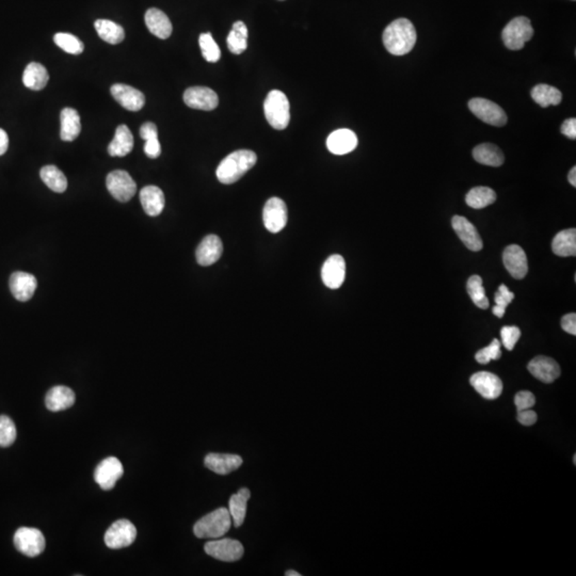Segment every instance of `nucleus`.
Wrapping results in <instances>:
<instances>
[{"label":"nucleus","mask_w":576,"mask_h":576,"mask_svg":"<svg viewBox=\"0 0 576 576\" xmlns=\"http://www.w3.org/2000/svg\"><path fill=\"white\" fill-rule=\"evenodd\" d=\"M417 30L407 18H398L391 23L383 32V44L394 56H404L413 49L417 43Z\"/></svg>","instance_id":"obj_1"},{"label":"nucleus","mask_w":576,"mask_h":576,"mask_svg":"<svg viewBox=\"0 0 576 576\" xmlns=\"http://www.w3.org/2000/svg\"><path fill=\"white\" fill-rule=\"evenodd\" d=\"M257 161V156L254 152L249 150H235L221 161L215 175L222 184H234L254 167Z\"/></svg>","instance_id":"obj_2"},{"label":"nucleus","mask_w":576,"mask_h":576,"mask_svg":"<svg viewBox=\"0 0 576 576\" xmlns=\"http://www.w3.org/2000/svg\"><path fill=\"white\" fill-rule=\"evenodd\" d=\"M232 525L230 511L218 508L200 519L194 526V534L200 539H215L226 535Z\"/></svg>","instance_id":"obj_3"},{"label":"nucleus","mask_w":576,"mask_h":576,"mask_svg":"<svg viewBox=\"0 0 576 576\" xmlns=\"http://www.w3.org/2000/svg\"><path fill=\"white\" fill-rule=\"evenodd\" d=\"M289 101L280 90H272L264 103L265 116L268 123L278 131H283L291 121Z\"/></svg>","instance_id":"obj_4"},{"label":"nucleus","mask_w":576,"mask_h":576,"mask_svg":"<svg viewBox=\"0 0 576 576\" xmlns=\"http://www.w3.org/2000/svg\"><path fill=\"white\" fill-rule=\"evenodd\" d=\"M534 36V28L527 17L519 16L510 21L501 32L507 49L520 51Z\"/></svg>","instance_id":"obj_5"},{"label":"nucleus","mask_w":576,"mask_h":576,"mask_svg":"<svg viewBox=\"0 0 576 576\" xmlns=\"http://www.w3.org/2000/svg\"><path fill=\"white\" fill-rule=\"evenodd\" d=\"M16 550L28 557H37L45 550V537L37 528L21 527L14 535Z\"/></svg>","instance_id":"obj_6"},{"label":"nucleus","mask_w":576,"mask_h":576,"mask_svg":"<svg viewBox=\"0 0 576 576\" xmlns=\"http://www.w3.org/2000/svg\"><path fill=\"white\" fill-rule=\"evenodd\" d=\"M106 186L114 199L126 203L133 198L137 192V185L129 172L123 170H116L107 175Z\"/></svg>","instance_id":"obj_7"},{"label":"nucleus","mask_w":576,"mask_h":576,"mask_svg":"<svg viewBox=\"0 0 576 576\" xmlns=\"http://www.w3.org/2000/svg\"><path fill=\"white\" fill-rule=\"evenodd\" d=\"M137 537L136 526L129 520L116 521L105 534V543L112 550L129 547Z\"/></svg>","instance_id":"obj_8"},{"label":"nucleus","mask_w":576,"mask_h":576,"mask_svg":"<svg viewBox=\"0 0 576 576\" xmlns=\"http://www.w3.org/2000/svg\"><path fill=\"white\" fill-rule=\"evenodd\" d=\"M204 550L206 554L224 562H237L245 553L241 543L231 538L211 540L206 543Z\"/></svg>","instance_id":"obj_9"},{"label":"nucleus","mask_w":576,"mask_h":576,"mask_svg":"<svg viewBox=\"0 0 576 576\" xmlns=\"http://www.w3.org/2000/svg\"><path fill=\"white\" fill-rule=\"evenodd\" d=\"M469 108L478 119L482 120L484 123L497 126V127L506 125V114L501 109V107L492 101L476 97L469 102Z\"/></svg>","instance_id":"obj_10"},{"label":"nucleus","mask_w":576,"mask_h":576,"mask_svg":"<svg viewBox=\"0 0 576 576\" xmlns=\"http://www.w3.org/2000/svg\"><path fill=\"white\" fill-rule=\"evenodd\" d=\"M123 474L124 469L121 461L116 457H108L97 465L94 472V480L103 490L109 491Z\"/></svg>","instance_id":"obj_11"},{"label":"nucleus","mask_w":576,"mask_h":576,"mask_svg":"<svg viewBox=\"0 0 576 576\" xmlns=\"http://www.w3.org/2000/svg\"><path fill=\"white\" fill-rule=\"evenodd\" d=\"M263 220L269 232H281L287 223V207L283 200L280 198L269 199L265 204Z\"/></svg>","instance_id":"obj_12"},{"label":"nucleus","mask_w":576,"mask_h":576,"mask_svg":"<svg viewBox=\"0 0 576 576\" xmlns=\"http://www.w3.org/2000/svg\"><path fill=\"white\" fill-rule=\"evenodd\" d=\"M184 102L192 109L211 112L218 107L219 99L217 93L209 88L192 87L185 91Z\"/></svg>","instance_id":"obj_13"},{"label":"nucleus","mask_w":576,"mask_h":576,"mask_svg":"<svg viewBox=\"0 0 576 576\" xmlns=\"http://www.w3.org/2000/svg\"><path fill=\"white\" fill-rule=\"evenodd\" d=\"M470 382L476 392L486 400H497L503 392V382L501 379L489 371L474 374L471 377Z\"/></svg>","instance_id":"obj_14"},{"label":"nucleus","mask_w":576,"mask_h":576,"mask_svg":"<svg viewBox=\"0 0 576 576\" xmlns=\"http://www.w3.org/2000/svg\"><path fill=\"white\" fill-rule=\"evenodd\" d=\"M110 92L114 100L129 112H139L146 104L144 94L131 86L116 83L112 86Z\"/></svg>","instance_id":"obj_15"},{"label":"nucleus","mask_w":576,"mask_h":576,"mask_svg":"<svg viewBox=\"0 0 576 576\" xmlns=\"http://www.w3.org/2000/svg\"><path fill=\"white\" fill-rule=\"evenodd\" d=\"M346 276V264L344 257L339 254L331 255L322 269V281L327 287L337 289L344 283Z\"/></svg>","instance_id":"obj_16"},{"label":"nucleus","mask_w":576,"mask_h":576,"mask_svg":"<svg viewBox=\"0 0 576 576\" xmlns=\"http://www.w3.org/2000/svg\"><path fill=\"white\" fill-rule=\"evenodd\" d=\"M451 226H453L458 237L460 238L461 241L464 244L467 249L474 252H478L482 249L484 242H482L480 233L477 232L476 228L473 226V223L467 220L465 217L455 215L451 220Z\"/></svg>","instance_id":"obj_17"},{"label":"nucleus","mask_w":576,"mask_h":576,"mask_svg":"<svg viewBox=\"0 0 576 576\" xmlns=\"http://www.w3.org/2000/svg\"><path fill=\"white\" fill-rule=\"evenodd\" d=\"M503 262L509 274L516 280H522L527 274V257L520 246H508L503 251Z\"/></svg>","instance_id":"obj_18"},{"label":"nucleus","mask_w":576,"mask_h":576,"mask_svg":"<svg viewBox=\"0 0 576 576\" xmlns=\"http://www.w3.org/2000/svg\"><path fill=\"white\" fill-rule=\"evenodd\" d=\"M10 291L14 298L21 302H26L34 297L37 289L38 281L36 276L27 272H16L10 276Z\"/></svg>","instance_id":"obj_19"},{"label":"nucleus","mask_w":576,"mask_h":576,"mask_svg":"<svg viewBox=\"0 0 576 576\" xmlns=\"http://www.w3.org/2000/svg\"><path fill=\"white\" fill-rule=\"evenodd\" d=\"M528 371L538 380L552 383L560 376V367L555 360L549 356H536L528 364Z\"/></svg>","instance_id":"obj_20"},{"label":"nucleus","mask_w":576,"mask_h":576,"mask_svg":"<svg viewBox=\"0 0 576 576\" xmlns=\"http://www.w3.org/2000/svg\"><path fill=\"white\" fill-rule=\"evenodd\" d=\"M358 137L350 129H341L333 131L328 137L327 148L335 155H345L356 150Z\"/></svg>","instance_id":"obj_21"},{"label":"nucleus","mask_w":576,"mask_h":576,"mask_svg":"<svg viewBox=\"0 0 576 576\" xmlns=\"http://www.w3.org/2000/svg\"><path fill=\"white\" fill-rule=\"evenodd\" d=\"M205 467L219 475H228L238 470L242 464V458L232 454L211 453L206 456Z\"/></svg>","instance_id":"obj_22"},{"label":"nucleus","mask_w":576,"mask_h":576,"mask_svg":"<svg viewBox=\"0 0 576 576\" xmlns=\"http://www.w3.org/2000/svg\"><path fill=\"white\" fill-rule=\"evenodd\" d=\"M223 246L220 238L215 235L206 236L196 249V262L201 266H211L219 261L222 255Z\"/></svg>","instance_id":"obj_23"},{"label":"nucleus","mask_w":576,"mask_h":576,"mask_svg":"<svg viewBox=\"0 0 576 576\" xmlns=\"http://www.w3.org/2000/svg\"><path fill=\"white\" fill-rule=\"evenodd\" d=\"M144 20L150 34H154L158 39L166 40L172 34V24L163 11L158 10L156 8L148 9Z\"/></svg>","instance_id":"obj_24"},{"label":"nucleus","mask_w":576,"mask_h":576,"mask_svg":"<svg viewBox=\"0 0 576 576\" xmlns=\"http://www.w3.org/2000/svg\"><path fill=\"white\" fill-rule=\"evenodd\" d=\"M75 404V393L68 387L58 385L47 392L45 404L49 411L59 412L68 409Z\"/></svg>","instance_id":"obj_25"},{"label":"nucleus","mask_w":576,"mask_h":576,"mask_svg":"<svg viewBox=\"0 0 576 576\" xmlns=\"http://www.w3.org/2000/svg\"><path fill=\"white\" fill-rule=\"evenodd\" d=\"M140 201L143 209L150 217L159 215L165 209V194L157 186L144 187L140 192Z\"/></svg>","instance_id":"obj_26"},{"label":"nucleus","mask_w":576,"mask_h":576,"mask_svg":"<svg viewBox=\"0 0 576 576\" xmlns=\"http://www.w3.org/2000/svg\"><path fill=\"white\" fill-rule=\"evenodd\" d=\"M133 136L131 129L122 124L116 129L114 138L108 146V153L112 157H124L133 150Z\"/></svg>","instance_id":"obj_27"},{"label":"nucleus","mask_w":576,"mask_h":576,"mask_svg":"<svg viewBox=\"0 0 576 576\" xmlns=\"http://www.w3.org/2000/svg\"><path fill=\"white\" fill-rule=\"evenodd\" d=\"M60 137L63 141L70 142L79 136L81 131V123L77 110L73 108H64L60 114Z\"/></svg>","instance_id":"obj_28"},{"label":"nucleus","mask_w":576,"mask_h":576,"mask_svg":"<svg viewBox=\"0 0 576 576\" xmlns=\"http://www.w3.org/2000/svg\"><path fill=\"white\" fill-rule=\"evenodd\" d=\"M49 80V72L41 63L31 62L25 68L23 83L28 89L41 91L47 87Z\"/></svg>","instance_id":"obj_29"},{"label":"nucleus","mask_w":576,"mask_h":576,"mask_svg":"<svg viewBox=\"0 0 576 576\" xmlns=\"http://www.w3.org/2000/svg\"><path fill=\"white\" fill-rule=\"evenodd\" d=\"M473 157L477 163L490 167H501L505 161L503 152L491 143H482L473 150Z\"/></svg>","instance_id":"obj_30"},{"label":"nucleus","mask_w":576,"mask_h":576,"mask_svg":"<svg viewBox=\"0 0 576 576\" xmlns=\"http://www.w3.org/2000/svg\"><path fill=\"white\" fill-rule=\"evenodd\" d=\"M250 490L247 488H242L238 493L232 495L228 501V511L231 518L233 519L234 526L240 527L245 522L246 514H247V503L249 501Z\"/></svg>","instance_id":"obj_31"},{"label":"nucleus","mask_w":576,"mask_h":576,"mask_svg":"<svg viewBox=\"0 0 576 576\" xmlns=\"http://www.w3.org/2000/svg\"><path fill=\"white\" fill-rule=\"evenodd\" d=\"M552 250L555 254L562 257H575L576 230L562 231L555 236L552 242Z\"/></svg>","instance_id":"obj_32"},{"label":"nucleus","mask_w":576,"mask_h":576,"mask_svg":"<svg viewBox=\"0 0 576 576\" xmlns=\"http://www.w3.org/2000/svg\"><path fill=\"white\" fill-rule=\"evenodd\" d=\"M95 30L103 41L107 43L120 44L125 38V31L121 25L109 20H97L94 23Z\"/></svg>","instance_id":"obj_33"},{"label":"nucleus","mask_w":576,"mask_h":576,"mask_svg":"<svg viewBox=\"0 0 576 576\" xmlns=\"http://www.w3.org/2000/svg\"><path fill=\"white\" fill-rule=\"evenodd\" d=\"M40 175L44 184L53 192L62 194L68 188V179L66 175L56 166H45L42 168Z\"/></svg>","instance_id":"obj_34"},{"label":"nucleus","mask_w":576,"mask_h":576,"mask_svg":"<svg viewBox=\"0 0 576 576\" xmlns=\"http://www.w3.org/2000/svg\"><path fill=\"white\" fill-rule=\"evenodd\" d=\"M532 97L538 105L543 107V108H547L551 105L557 106L562 103V94L560 90L552 87V86L545 85V83L536 86L532 90Z\"/></svg>","instance_id":"obj_35"},{"label":"nucleus","mask_w":576,"mask_h":576,"mask_svg":"<svg viewBox=\"0 0 576 576\" xmlns=\"http://www.w3.org/2000/svg\"><path fill=\"white\" fill-rule=\"evenodd\" d=\"M467 205L474 209H482L497 201V194L489 187H475L465 198Z\"/></svg>","instance_id":"obj_36"},{"label":"nucleus","mask_w":576,"mask_h":576,"mask_svg":"<svg viewBox=\"0 0 576 576\" xmlns=\"http://www.w3.org/2000/svg\"><path fill=\"white\" fill-rule=\"evenodd\" d=\"M228 47L231 53L240 55L248 47V28L241 21L233 24L232 30L228 36Z\"/></svg>","instance_id":"obj_37"},{"label":"nucleus","mask_w":576,"mask_h":576,"mask_svg":"<svg viewBox=\"0 0 576 576\" xmlns=\"http://www.w3.org/2000/svg\"><path fill=\"white\" fill-rule=\"evenodd\" d=\"M467 289L476 306L482 310L489 308V300L482 285V278L480 276H472L467 280Z\"/></svg>","instance_id":"obj_38"},{"label":"nucleus","mask_w":576,"mask_h":576,"mask_svg":"<svg viewBox=\"0 0 576 576\" xmlns=\"http://www.w3.org/2000/svg\"><path fill=\"white\" fill-rule=\"evenodd\" d=\"M53 42L60 47L62 51L66 53H70V55H80L83 53V43L80 41L77 37L70 34H64V32H59L55 37H53Z\"/></svg>","instance_id":"obj_39"},{"label":"nucleus","mask_w":576,"mask_h":576,"mask_svg":"<svg viewBox=\"0 0 576 576\" xmlns=\"http://www.w3.org/2000/svg\"><path fill=\"white\" fill-rule=\"evenodd\" d=\"M200 47L204 59L209 62H217L221 58V51L209 32L202 34L199 39Z\"/></svg>","instance_id":"obj_40"},{"label":"nucleus","mask_w":576,"mask_h":576,"mask_svg":"<svg viewBox=\"0 0 576 576\" xmlns=\"http://www.w3.org/2000/svg\"><path fill=\"white\" fill-rule=\"evenodd\" d=\"M16 440V427L10 417H0V447H9Z\"/></svg>","instance_id":"obj_41"},{"label":"nucleus","mask_w":576,"mask_h":576,"mask_svg":"<svg viewBox=\"0 0 576 576\" xmlns=\"http://www.w3.org/2000/svg\"><path fill=\"white\" fill-rule=\"evenodd\" d=\"M501 343L499 339H493L489 346L480 349L475 354L476 361L480 364H488L492 360H499L501 356Z\"/></svg>","instance_id":"obj_42"},{"label":"nucleus","mask_w":576,"mask_h":576,"mask_svg":"<svg viewBox=\"0 0 576 576\" xmlns=\"http://www.w3.org/2000/svg\"><path fill=\"white\" fill-rule=\"evenodd\" d=\"M501 344L507 350H514V346L521 337V330L516 326H508L501 328Z\"/></svg>","instance_id":"obj_43"},{"label":"nucleus","mask_w":576,"mask_h":576,"mask_svg":"<svg viewBox=\"0 0 576 576\" xmlns=\"http://www.w3.org/2000/svg\"><path fill=\"white\" fill-rule=\"evenodd\" d=\"M514 299V293L512 291H509L508 287H507L505 284H501V286L499 287V291H497L495 296H494V300H495V303L497 308L503 309V310L506 311L507 306L512 302V300Z\"/></svg>","instance_id":"obj_44"},{"label":"nucleus","mask_w":576,"mask_h":576,"mask_svg":"<svg viewBox=\"0 0 576 576\" xmlns=\"http://www.w3.org/2000/svg\"><path fill=\"white\" fill-rule=\"evenodd\" d=\"M514 404H516L518 412L523 411V410L530 409L535 406L536 398L533 393L528 392V391H522V392H519L516 395Z\"/></svg>","instance_id":"obj_45"},{"label":"nucleus","mask_w":576,"mask_h":576,"mask_svg":"<svg viewBox=\"0 0 576 576\" xmlns=\"http://www.w3.org/2000/svg\"><path fill=\"white\" fill-rule=\"evenodd\" d=\"M144 153L148 157L155 159L158 158L161 154V146H160L159 140L158 138L150 139L146 141L144 144Z\"/></svg>","instance_id":"obj_46"},{"label":"nucleus","mask_w":576,"mask_h":576,"mask_svg":"<svg viewBox=\"0 0 576 576\" xmlns=\"http://www.w3.org/2000/svg\"><path fill=\"white\" fill-rule=\"evenodd\" d=\"M537 414L530 409L523 410L518 412V421L524 426H532L537 421Z\"/></svg>","instance_id":"obj_47"},{"label":"nucleus","mask_w":576,"mask_h":576,"mask_svg":"<svg viewBox=\"0 0 576 576\" xmlns=\"http://www.w3.org/2000/svg\"><path fill=\"white\" fill-rule=\"evenodd\" d=\"M562 328L569 335H576V315L575 313L564 315L562 318Z\"/></svg>","instance_id":"obj_48"},{"label":"nucleus","mask_w":576,"mask_h":576,"mask_svg":"<svg viewBox=\"0 0 576 576\" xmlns=\"http://www.w3.org/2000/svg\"><path fill=\"white\" fill-rule=\"evenodd\" d=\"M140 137L143 140L158 138V131L155 124L152 122H146L143 124L140 129Z\"/></svg>","instance_id":"obj_49"},{"label":"nucleus","mask_w":576,"mask_h":576,"mask_svg":"<svg viewBox=\"0 0 576 576\" xmlns=\"http://www.w3.org/2000/svg\"><path fill=\"white\" fill-rule=\"evenodd\" d=\"M562 133L564 135V136L568 137V138L573 139L575 140L576 139V119L575 118H572V119L566 120V121L562 123Z\"/></svg>","instance_id":"obj_50"},{"label":"nucleus","mask_w":576,"mask_h":576,"mask_svg":"<svg viewBox=\"0 0 576 576\" xmlns=\"http://www.w3.org/2000/svg\"><path fill=\"white\" fill-rule=\"evenodd\" d=\"M9 148V137L5 131L0 129V156L5 154Z\"/></svg>","instance_id":"obj_51"},{"label":"nucleus","mask_w":576,"mask_h":576,"mask_svg":"<svg viewBox=\"0 0 576 576\" xmlns=\"http://www.w3.org/2000/svg\"><path fill=\"white\" fill-rule=\"evenodd\" d=\"M568 179H569L570 184L572 185L573 187H576V168L573 167L571 169V171L569 172V175H568Z\"/></svg>","instance_id":"obj_52"},{"label":"nucleus","mask_w":576,"mask_h":576,"mask_svg":"<svg viewBox=\"0 0 576 576\" xmlns=\"http://www.w3.org/2000/svg\"><path fill=\"white\" fill-rule=\"evenodd\" d=\"M285 575L286 576H301V574L298 573V572L293 571V570H289V571H286Z\"/></svg>","instance_id":"obj_53"},{"label":"nucleus","mask_w":576,"mask_h":576,"mask_svg":"<svg viewBox=\"0 0 576 576\" xmlns=\"http://www.w3.org/2000/svg\"><path fill=\"white\" fill-rule=\"evenodd\" d=\"M573 461H574V464H576V455H574Z\"/></svg>","instance_id":"obj_54"}]
</instances>
